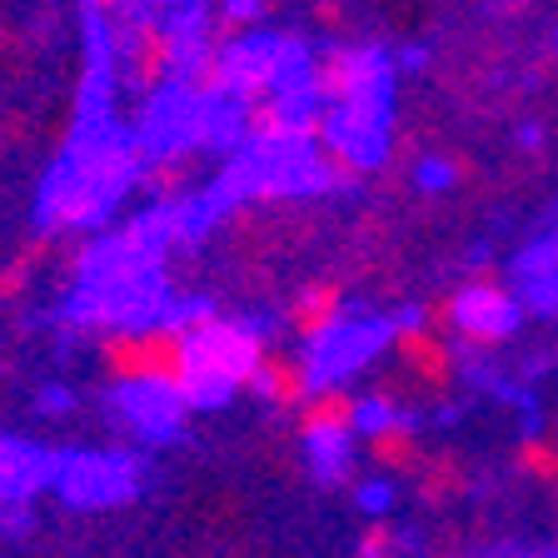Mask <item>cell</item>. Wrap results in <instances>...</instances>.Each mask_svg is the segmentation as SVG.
I'll list each match as a JSON object with an SVG mask.
<instances>
[{
  "label": "cell",
  "mask_w": 558,
  "mask_h": 558,
  "mask_svg": "<svg viewBox=\"0 0 558 558\" xmlns=\"http://www.w3.org/2000/svg\"><path fill=\"white\" fill-rule=\"evenodd\" d=\"M459 180V165L453 160H424L418 165V185L424 190H449Z\"/></svg>",
  "instance_id": "cell-22"
},
{
  "label": "cell",
  "mask_w": 558,
  "mask_h": 558,
  "mask_svg": "<svg viewBox=\"0 0 558 558\" xmlns=\"http://www.w3.org/2000/svg\"><path fill=\"white\" fill-rule=\"evenodd\" d=\"M195 180H199V150L195 145H170V150H160L150 165H145V174H140V185L150 190L160 205L185 199L190 190H195Z\"/></svg>",
  "instance_id": "cell-13"
},
{
  "label": "cell",
  "mask_w": 558,
  "mask_h": 558,
  "mask_svg": "<svg viewBox=\"0 0 558 558\" xmlns=\"http://www.w3.org/2000/svg\"><path fill=\"white\" fill-rule=\"evenodd\" d=\"M389 499H395V494H389V484H364L360 488V504L369 513H384V509H389Z\"/></svg>",
  "instance_id": "cell-24"
},
{
  "label": "cell",
  "mask_w": 558,
  "mask_h": 558,
  "mask_svg": "<svg viewBox=\"0 0 558 558\" xmlns=\"http://www.w3.org/2000/svg\"><path fill=\"white\" fill-rule=\"evenodd\" d=\"M384 81H389V65H384L379 50L369 46H335L314 50L300 65V90H310L319 105H354V100H374L384 95Z\"/></svg>",
  "instance_id": "cell-6"
},
{
  "label": "cell",
  "mask_w": 558,
  "mask_h": 558,
  "mask_svg": "<svg viewBox=\"0 0 558 558\" xmlns=\"http://www.w3.org/2000/svg\"><path fill=\"white\" fill-rule=\"evenodd\" d=\"M558 269V234H544L538 244H529L519 255V275L523 279H534V275H554Z\"/></svg>",
  "instance_id": "cell-20"
},
{
  "label": "cell",
  "mask_w": 558,
  "mask_h": 558,
  "mask_svg": "<svg viewBox=\"0 0 558 558\" xmlns=\"http://www.w3.org/2000/svg\"><path fill=\"white\" fill-rule=\"evenodd\" d=\"M116 50H120V81L135 95H160L174 81H185L190 35H185V25L165 21L155 11L130 15L125 31L116 35Z\"/></svg>",
  "instance_id": "cell-3"
},
{
  "label": "cell",
  "mask_w": 558,
  "mask_h": 558,
  "mask_svg": "<svg viewBox=\"0 0 558 558\" xmlns=\"http://www.w3.org/2000/svg\"><path fill=\"white\" fill-rule=\"evenodd\" d=\"M5 40H11V31H5V21H0V46H5Z\"/></svg>",
  "instance_id": "cell-26"
},
{
  "label": "cell",
  "mask_w": 558,
  "mask_h": 558,
  "mask_svg": "<svg viewBox=\"0 0 558 558\" xmlns=\"http://www.w3.org/2000/svg\"><path fill=\"white\" fill-rule=\"evenodd\" d=\"M523 310H534V314H544V319H554V314H558V269H554V275L523 279Z\"/></svg>",
  "instance_id": "cell-19"
},
{
  "label": "cell",
  "mask_w": 558,
  "mask_h": 558,
  "mask_svg": "<svg viewBox=\"0 0 558 558\" xmlns=\"http://www.w3.org/2000/svg\"><path fill=\"white\" fill-rule=\"evenodd\" d=\"M519 140H523V150H538V145H544V130H538V125H523Z\"/></svg>",
  "instance_id": "cell-25"
},
{
  "label": "cell",
  "mask_w": 558,
  "mask_h": 558,
  "mask_svg": "<svg viewBox=\"0 0 558 558\" xmlns=\"http://www.w3.org/2000/svg\"><path fill=\"white\" fill-rule=\"evenodd\" d=\"M414 484H418V499L424 504H449V499H459L469 488V469H464V459L459 453H424L418 459V469H414Z\"/></svg>",
  "instance_id": "cell-15"
},
{
  "label": "cell",
  "mask_w": 558,
  "mask_h": 558,
  "mask_svg": "<svg viewBox=\"0 0 558 558\" xmlns=\"http://www.w3.org/2000/svg\"><path fill=\"white\" fill-rule=\"evenodd\" d=\"M120 404H125L130 424H140L145 434H174L180 429V414L190 409L180 395L150 389V384H125V389H120Z\"/></svg>",
  "instance_id": "cell-14"
},
{
  "label": "cell",
  "mask_w": 558,
  "mask_h": 558,
  "mask_svg": "<svg viewBox=\"0 0 558 558\" xmlns=\"http://www.w3.org/2000/svg\"><path fill=\"white\" fill-rule=\"evenodd\" d=\"M294 429H300L304 444L354 439V434H360V399L349 395L339 379H319V389L294 409Z\"/></svg>",
  "instance_id": "cell-9"
},
{
  "label": "cell",
  "mask_w": 558,
  "mask_h": 558,
  "mask_svg": "<svg viewBox=\"0 0 558 558\" xmlns=\"http://www.w3.org/2000/svg\"><path fill=\"white\" fill-rule=\"evenodd\" d=\"M185 325L195 335V404H220L234 389H250L265 339L244 325H225L209 310L185 314Z\"/></svg>",
  "instance_id": "cell-2"
},
{
  "label": "cell",
  "mask_w": 558,
  "mask_h": 558,
  "mask_svg": "<svg viewBox=\"0 0 558 558\" xmlns=\"http://www.w3.org/2000/svg\"><path fill=\"white\" fill-rule=\"evenodd\" d=\"M50 474H56V459H46L40 449L0 444V519H21V499Z\"/></svg>",
  "instance_id": "cell-12"
},
{
  "label": "cell",
  "mask_w": 558,
  "mask_h": 558,
  "mask_svg": "<svg viewBox=\"0 0 558 558\" xmlns=\"http://www.w3.org/2000/svg\"><path fill=\"white\" fill-rule=\"evenodd\" d=\"M389 335H395V325H379V319L329 329V335L314 344L319 374H325V379H344V374H354L360 364H369L379 349H389Z\"/></svg>",
  "instance_id": "cell-11"
},
{
  "label": "cell",
  "mask_w": 558,
  "mask_h": 558,
  "mask_svg": "<svg viewBox=\"0 0 558 558\" xmlns=\"http://www.w3.org/2000/svg\"><path fill=\"white\" fill-rule=\"evenodd\" d=\"M310 15H314V25L329 35L349 31V0H310Z\"/></svg>",
  "instance_id": "cell-21"
},
{
  "label": "cell",
  "mask_w": 558,
  "mask_h": 558,
  "mask_svg": "<svg viewBox=\"0 0 558 558\" xmlns=\"http://www.w3.org/2000/svg\"><path fill=\"white\" fill-rule=\"evenodd\" d=\"M354 558H404V538H399V529H389V523H374V529L360 534Z\"/></svg>",
  "instance_id": "cell-18"
},
{
  "label": "cell",
  "mask_w": 558,
  "mask_h": 558,
  "mask_svg": "<svg viewBox=\"0 0 558 558\" xmlns=\"http://www.w3.org/2000/svg\"><path fill=\"white\" fill-rule=\"evenodd\" d=\"M519 319L523 300L513 290H504V279L488 265H478V275L453 294V344L464 354H494L499 344L513 339Z\"/></svg>",
  "instance_id": "cell-5"
},
{
  "label": "cell",
  "mask_w": 558,
  "mask_h": 558,
  "mask_svg": "<svg viewBox=\"0 0 558 558\" xmlns=\"http://www.w3.org/2000/svg\"><path fill=\"white\" fill-rule=\"evenodd\" d=\"M56 484L75 504H116L135 494V464L120 453H81L56 464Z\"/></svg>",
  "instance_id": "cell-8"
},
{
  "label": "cell",
  "mask_w": 558,
  "mask_h": 558,
  "mask_svg": "<svg viewBox=\"0 0 558 558\" xmlns=\"http://www.w3.org/2000/svg\"><path fill=\"white\" fill-rule=\"evenodd\" d=\"M319 360L314 354H300L290 344H265L255 364V379H250V395H259L269 409H300L304 399L319 389Z\"/></svg>",
  "instance_id": "cell-7"
},
{
  "label": "cell",
  "mask_w": 558,
  "mask_h": 558,
  "mask_svg": "<svg viewBox=\"0 0 558 558\" xmlns=\"http://www.w3.org/2000/svg\"><path fill=\"white\" fill-rule=\"evenodd\" d=\"M215 5H225V11L244 15V21H259V15L279 11V0H215Z\"/></svg>",
  "instance_id": "cell-23"
},
{
  "label": "cell",
  "mask_w": 558,
  "mask_h": 558,
  "mask_svg": "<svg viewBox=\"0 0 558 558\" xmlns=\"http://www.w3.org/2000/svg\"><path fill=\"white\" fill-rule=\"evenodd\" d=\"M389 354H395V364H399V384L384 379L374 395L395 399V404L409 395V389H418V395H429V399H444L449 395V384H453V374H459V364H464L459 360L453 335L429 329L414 310L395 325V335H389Z\"/></svg>",
  "instance_id": "cell-4"
},
{
  "label": "cell",
  "mask_w": 558,
  "mask_h": 558,
  "mask_svg": "<svg viewBox=\"0 0 558 558\" xmlns=\"http://www.w3.org/2000/svg\"><path fill=\"white\" fill-rule=\"evenodd\" d=\"M100 369L125 389V384H150L170 389L185 404H195V335L185 319H160V325H105Z\"/></svg>",
  "instance_id": "cell-1"
},
{
  "label": "cell",
  "mask_w": 558,
  "mask_h": 558,
  "mask_svg": "<svg viewBox=\"0 0 558 558\" xmlns=\"http://www.w3.org/2000/svg\"><path fill=\"white\" fill-rule=\"evenodd\" d=\"M349 300H344V284L339 279H310L304 290H294V300L284 304V329L304 344H319L329 329L344 325Z\"/></svg>",
  "instance_id": "cell-10"
},
{
  "label": "cell",
  "mask_w": 558,
  "mask_h": 558,
  "mask_svg": "<svg viewBox=\"0 0 558 558\" xmlns=\"http://www.w3.org/2000/svg\"><path fill=\"white\" fill-rule=\"evenodd\" d=\"M40 265H46V244H25L21 255L5 259V265H0V300H21Z\"/></svg>",
  "instance_id": "cell-17"
},
{
  "label": "cell",
  "mask_w": 558,
  "mask_h": 558,
  "mask_svg": "<svg viewBox=\"0 0 558 558\" xmlns=\"http://www.w3.org/2000/svg\"><path fill=\"white\" fill-rule=\"evenodd\" d=\"M513 469H519V478H529V484H538V488H558V444L529 434V439L513 449Z\"/></svg>",
  "instance_id": "cell-16"
}]
</instances>
